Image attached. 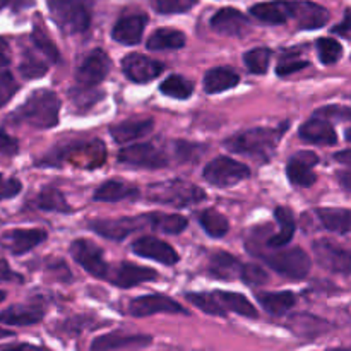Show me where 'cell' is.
Returning <instances> with one entry per match:
<instances>
[{"label": "cell", "mask_w": 351, "mask_h": 351, "mask_svg": "<svg viewBox=\"0 0 351 351\" xmlns=\"http://www.w3.org/2000/svg\"><path fill=\"white\" fill-rule=\"evenodd\" d=\"M156 271L149 269V267L136 266V264L123 263L117 271L113 283L120 288H132L139 283H146V281L156 280Z\"/></svg>", "instance_id": "484cf974"}, {"label": "cell", "mask_w": 351, "mask_h": 351, "mask_svg": "<svg viewBox=\"0 0 351 351\" xmlns=\"http://www.w3.org/2000/svg\"><path fill=\"white\" fill-rule=\"evenodd\" d=\"M276 219L278 223H280V232L267 240V245L280 249V247H287L295 235L293 213H291L288 208H278Z\"/></svg>", "instance_id": "d6a6232c"}, {"label": "cell", "mask_w": 351, "mask_h": 351, "mask_svg": "<svg viewBox=\"0 0 351 351\" xmlns=\"http://www.w3.org/2000/svg\"><path fill=\"white\" fill-rule=\"evenodd\" d=\"M129 312L134 317H147L153 314H187L180 304L165 295H147V297L134 298L129 304Z\"/></svg>", "instance_id": "7c38bea8"}, {"label": "cell", "mask_w": 351, "mask_h": 351, "mask_svg": "<svg viewBox=\"0 0 351 351\" xmlns=\"http://www.w3.org/2000/svg\"><path fill=\"white\" fill-rule=\"evenodd\" d=\"M189 302L209 315H226L232 311L243 317L256 319L257 311L243 295L230 291H213V293H189Z\"/></svg>", "instance_id": "3957f363"}, {"label": "cell", "mask_w": 351, "mask_h": 351, "mask_svg": "<svg viewBox=\"0 0 351 351\" xmlns=\"http://www.w3.org/2000/svg\"><path fill=\"white\" fill-rule=\"evenodd\" d=\"M47 240L43 230H10L3 235V247L14 256H23Z\"/></svg>", "instance_id": "d6986e66"}, {"label": "cell", "mask_w": 351, "mask_h": 351, "mask_svg": "<svg viewBox=\"0 0 351 351\" xmlns=\"http://www.w3.org/2000/svg\"><path fill=\"white\" fill-rule=\"evenodd\" d=\"M317 216L322 226L329 232L348 233L351 232V209L343 208H321L317 209Z\"/></svg>", "instance_id": "f546056e"}, {"label": "cell", "mask_w": 351, "mask_h": 351, "mask_svg": "<svg viewBox=\"0 0 351 351\" xmlns=\"http://www.w3.org/2000/svg\"><path fill=\"white\" fill-rule=\"evenodd\" d=\"M147 17L144 14H130L117 21L113 26L112 38L117 43L122 45H137L143 38L144 27H146Z\"/></svg>", "instance_id": "ffe728a7"}, {"label": "cell", "mask_w": 351, "mask_h": 351, "mask_svg": "<svg viewBox=\"0 0 351 351\" xmlns=\"http://www.w3.org/2000/svg\"><path fill=\"white\" fill-rule=\"evenodd\" d=\"M136 197H139L137 187H132V185H127L119 180L106 182L95 192V201L98 202H120Z\"/></svg>", "instance_id": "83f0119b"}, {"label": "cell", "mask_w": 351, "mask_h": 351, "mask_svg": "<svg viewBox=\"0 0 351 351\" xmlns=\"http://www.w3.org/2000/svg\"><path fill=\"white\" fill-rule=\"evenodd\" d=\"M312 249H314L315 259L324 269L341 274L351 273V250L343 249L341 245L326 239L315 240Z\"/></svg>", "instance_id": "9c48e42d"}, {"label": "cell", "mask_w": 351, "mask_h": 351, "mask_svg": "<svg viewBox=\"0 0 351 351\" xmlns=\"http://www.w3.org/2000/svg\"><path fill=\"white\" fill-rule=\"evenodd\" d=\"M151 343V336L146 335H125V332H112L99 336L93 341L91 351H113L129 346H146Z\"/></svg>", "instance_id": "603a6c76"}, {"label": "cell", "mask_w": 351, "mask_h": 351, "mask_svg": "<svg viewBox=\"0 0 351 351\" xmlns=\"http://www.w3.org/2000/svg\"><path fill=\"white\" fill-rule=\"evenodd\" d=\"M147 225L151 228L158 230V232L168 233V235H177L182 233L187 226V219L184 216L178 215H163V213H151V215L144 216Z\"/></svg>", "instance_id": "836d02e7"}, {"label": "cell", "mask_w": 351, "mask_h": 351, "mask_svg": "<svg viewBox=\"0 0 351 351\" xmlns=\"http://www.w3.org/2000/svg\"><path fill=\"white\" fill-rule=\"evenodd\" d=\"M110 72V58L101 48L93 50L88 57L82 60L75 72V81L81 89H93L108 75Z\"/></svg>", "instance_id": "ba28073f"}, {"label": "cell", "mask_w": 351, "mask_h": 351, "mask_svg": "<svg viewBox=\"0 0 351 351\" xmlns=\"http://www.w3.org/2000/svg\"><path fill=\"white\" fill-rule=\"evenodd\" d=\"M31 38H33L34 47H36L38 50H40L41 53L45 55V57L50 58L51 62H57L58 60L57 47H55L53 41L50 40V36H48L47 31H45L43 24H41V23L34 24L33 34H31Z\"/></svg>", "instance_id": "f35d334b"}, {"label": "cell", "mask_w": 351, "mask_h": 351, "mask_svg": "<svg viewBox=\"0 0 351 351\" xmlns=\"http://www.w3.org/2000/svg\"><path fill=\"white\" fill-rule=\"evenodd\" d=\"M319 163L317 154L312 151H302L290 160L287 168V175L290 182L298 187H311L315 182V173L312 168Z\"/></svg>", "instance_id": "e0dca14e"}, {"label": "cell", "mask_w": 351, "mask_h": 351, "mask_svg": "<svg viewBox=\"0 0 351 351\" xmlns=\"http://www.w3.org/2000/svg\"><path fill=\"white\" fill-rule=\"evenodd\" d=\"M71 254L79 266L84 267L91 276L106 278L108 276V266L103 259V250L96 243L89 242L86 239H79L72 242Z\"/></svg>", "instance_id": "30bf717a"}, {"label": "cell", "mask_w": 351, "mask_h": 351, "mask_svg": "<svg viewBox=\"0 0 351 351\" xmlns=\"http://www.w3.org/2000/svg\"><path fill=\"white\" fill-rule=\"evenodd\" d=\"M7 41L3 40V38H0V51H7Z\"/></svg>", "instance_id": "9f6ffc18"}, {"label": "cell", "mask_w": 351, "mask_h": 351, "mask_svg": "<svg viewBox=\"0 0 351 351\" xmlns=\"http://www.w3.org/2000/svg\"><path fill=\"white\" fill-rule=\"evenodd\" d=\"M132 250L141 257L153 259L156 263L165 264V266H173L178 263V254L175 252L173 247L168 245L163 240L156 237H141L134 242Z\"/></svg>", "instance_id": "5bb4252c"}, {"label": "cell", "mask_w": 351, "mask_h": 351, "mask_svg": "<svg viewBox=\"0 0 351 351\" xmlns=\"http://www.w3.org/2000/svg\"><path fill=\"white\" fill-rule=\"evenodd\" d=\"M10 336H14L12 331H9V329H2V328H0V339L10 338Z\"/></svg>", "instance_id": "11a10c76"}, {"label": "cell", "mask_w": 351, "mask_h": 351, "mask_svg": "<svg viewBox=\"0 0 351 351\" xmlns=\"http://www.w3.org/2000/svg\"><path fill=\"white\" fill-rule=\"evenodd\" d=\"M119 160L125 165L143 168H161L167 167L168 160L161 149H158L153 144H136L120 151Z\"/></svg>", "instance_id": "4fadbf2b"}, {"label": "cell", "mask_w": 351, "mask_h": 351, "mask_svg": "<svg viewBox=\"0 0 351 351\" xmlns=\"http://www.w3.org/2000/svg\"><path fill=\"white\" fill-rule=\"evenodd\" d=\"M291 19L297 21L300 29H319L329 21V10L307 0L291 2Z\"/></svg>", "instance_id": "9a60e30c"}, {"label": "cell", "mask_w": 351, "mask_h": 351, "mask_svg": "<svg viewBox=\"0 0 351 351\" xmlns=\"http://www.w3.org/2000/svg\"><path fill=\"white\" fill-rule=\"evenodd\" d=\"M160 91L165 96L177 99H187L191 98L192 91H194V82L189 81L184 75H168L160 86Z\"/></svg>", "instance_id": "e575fe53"}, {"label": "cell", "mask_w": 351, "mask_h": 351, "mask_svg": "<svg viewBox=\"0 0 351 351\" xmlns=\"http://www.w3.org/2000/svg\"><path fill=\"white\" fill-rule=\"evenodd\" d=\"M308 67V62L307 60H300V58H287V60H281L278 64L276 72L278 75H290L293 72L302 71V69Z\"/></svg>", "instance_id": "bcb514c9"}, {"label": "cell", "mask_w": 351, "mask_h": 351, "mask_svg": "<svg viewBox=\"0 0 351 351\" xmlns=\"http://www.w3.org/2000/svg\"><path fill=\"white\" fill-rule=\"evenodd\" d=\"M147 50H178L185 45V34L178 29L163 27L156 29L147 40Z\"/></svg>", "instance_id": "1f68e13d"}, {"label": "cell", "mask_w": 351, "mask_h": 351, "mask_svg": "<svg viewBox=\"0 0 351 351\" xmlns=\"http://www.w3.org/2000/svg\"><path fill=\"white\" fill-rule=\"evenodd\" d=\"M147 197L151 201L163 202L168 206L187 208V206L204 201L206 192L197 185L189 184L185 180H168L151 185L147 189Z\"/></svg>", "instance_id": "5b68a950"}, {"label": "cell", "mask_w": 351, "mask_h": 351, "mask_svg": "<svg viewBox=\"0 0 351 351\" xmlns=\"http://www.w3.org/2000/svg\"><path fill=\"white\" fill-rule=\"evenodd\" d=\"M332 33L341 34V36H348V34H351V9L345 12V19H343L338 26L332 27Z\"/></svg>", "instance_id": "681fc988"}, {"label": "cell", "mask_w": 351, "mask_h": 351, "mask_svg": "<svg viewBox=\"0 0 351 351\" xmlns=\"http://www.w3.org/2000/svg\"><path fill=\"white\" fill-rule=\"evenodd\" d=\"M335 158H336V161H339V163L351 167V149L341 151V153H336Z\"/></svg>", "instance_id": "f5cc1de1"}, {"label": "cell", "mask_w": 351, "mask_h": 351, "mask_svg": "<svg viewBox=\"0 0 351 351\" xmlns=\"http://www.w3.org/2000/svg\"><path fill=\"white\" fill-rule=\"evenodd\" d=\"M0 351H47L41 346H34V345H27V343H19V345H7L2 346Z\"/></svg>", "instance_id": "f907efd6"}, {"label": "cell", "mask_w": 351, "mask_h": 351, "mask_svg": "<svg viewBox=\"0 0 351 351\" xmlns=\"http://www.w3.org/2000/svg\"><path fill=\"white\" fill-rule=\"evenodd\" d=\"M154 122L153 119H136V120H123V122L112 125L110 132H112L113 139L117 143H130V141L141 139V137L147 136L153 130Z\"/></svg>", "instance_id": "cb8c5ba5"}, {"label": "cell", "mask_w": 351, "mask_h": 351, "mask_svg": "<svg viewBox=\"0 0 351 351\" xmlns=\"http://www.w3.org/2000/svg\"><path fill=\"white\" fill-rule=\"evenodd\" d=\"M249 175V167L226 156H219L213 160L202 171L204 180L208 184L215 185V187H232V185L245 180Z\"/></svg>", "instance_id": "52a82bcc"}, {"label": "cell", "mask_w": 351, "mask_h": 351, "mask_svg": "<svg viewBox=\"0 0 351 351\" xmlns=\"http://www.w3.org/2000/svg\"><path fill=\"white\" fill-rule=\"evenodd\" d=\"M17 89H19V86L14 81L12 74L5 72V74L0 75V108H3V106L12 99V96L17 93Z\"/></svg>", "instance_id": "ee69618b"}, {"label": "cell", "mask_w": 351, "mask_h": 351, "mask_svg": "<svg viewBox=\"0 0 351 351\" xmlns=\"http://www.w3.org/2000/svg\"><path fill=\"white\" fill-rule=\"evenodd\" d=\"M43 319V311L33 305H12L0 312V324L5 326H33Z\"/></svg>", "instance_id": "d4e9b609"}, {"label": "cell", "mask_w": 351, "mask_h": 351, "mask_svg": "<svg viewBox=\"0 0 351 351\" xmlns=\"http://www.w3.org/2000/svg\"><path fill=\"white\" fill-rule=\"evenodd\" d=\"M48 10L64 33H84L91 24L93 0H48Z\"/></svg>", "instance_id": "277c9868"}, {"label": "cell", "mask_w": 351, "mask_h": 351, "mask_svg": "<svg viewBox=\"0 0 351 351\" xmlns=\"http://www.w3.org/2000/svg\"><path fill=\"white\" fill-rule=\"evenodd\" d=\"M19 71L24 77L36 79V77H41V75L47 74L48 65L45 64L40 57H36L33 51H26L23 57V62H21V65H19Z\"/></svg>", "instance_id": "60d3db41"}, {"label": "cell", "mask_w": 351, "mask_h": 351, "mask_svg": "<svg viewBox=\"0 0 351 351\" xmlns=\"http://www.w3.org/2000/svg\"><path fill=\"white\" fill-rule=\"evenodd\" d=\"M317 51L322 64L331 65L336 64V62L341 58L343 47L339 41L332 40V38H321V40L317 41Z\"/></svg>", "instance_id": "ab89813d"}, {"label": "cell", "mask_w": 351, "mask_h": 351, "mask_svg": "<svg viewBox=\"0 0 351 351\" xmlns=\"http://www.w3.org/2000/svg\"><path fill=\"white\" fill-rule=\"evenodd\" d=\"M239 81V74L230 67H215L206 72L204 89L209 95H216V93H223L226 89L235 88Z\"/></svg>", "instance_id": "4316f807"}, {"label": "cell", "mask_w": 351, "mask_h": 351, "mask_svg": "<svg viewBox=\"0 0 351 351\" xmlns=\"http://www.w3.org/2000/svg\"><path fill=\"white\" fill-rule=\"evenodd\" d=\"M257 300L266 312L273 315H283L295 305V295L291 291H261Z\"/></svg>", "instance_id": "f1b7e54d"}, {"label": "cell", "mask_w": 351, "mask_h": 351, "mask_svg": "<svg viewBox=\"0 0 351 351\" xmlns=\"http://www.w3.org/2000/svg\"><path fill=\"white\" fill-rule=\"evenodd\" d=\"M60 99L50 89H38L10 115V120L36 129H51L58 123Z\"/></svg>", "instance_id": "6da1fadb"}, {"label": "cell", "mask_w": 351, "mask_h": 351, "mask_svg": "<svg viewBox=\"0 0 351 351\" xmlns=\"http://www.w3.org/2000/svg\"><path fill=\"white\" fill-rule=\"evenodd\" d=\"M269 60L271 50L266 47L252 48V50H249L243 55V62H245L247 69L252 74H264L267 71V67H269Z\"/></svg>", "instance_id": "74e56055"}, {"label": "cell", "mask_w": 351, "mask_h": 351, "mask_svg": "<svg viewBox=\"0 0 351 351\" xmlns=\"http://www.w3.org/2000/svg\"><path fill=\"white\" fill-rule=\"evenodd\" d=\"M36 208L43 209V211H55V213H69L71 208H69L67 201L64 199L60 191L57 189H43L40 192V195L36 197Z\"/></svg>", "instance_id": "8d00e7d4"}, {"label": "cell", "mask_w": 351, "mask_h": 351, "mask_svg": "<svg viewBox=\"0 0 351 351\" xmlns=\"http://www.w3.org/2000/svg\"><path fill=\"white\" fill-rule=\"evenodd\" d=\"M271 269L290 280H304L311 271V257L302 249H288L274 254H263Z\"/></svg>", "instance_id": "8992f818"}, {"label": "cell", "mask_w": 351, "mask_h": 351, "mask_svg": "<svg viewBox=\"0 0 351 351\" xmlns=\"http://www.w3.org/2000/svg\"><path fill=\"white\" fill-rule=\"evenodd\" d=\"M9 64H10V58L9 55H7V51H0V75L5 74Z\"/></svg>", "instance_id": "db71d44e"}, {"label": "cell", "mask_w": 351, "mask_h": 351, "mask_svg": "<svg viewBox=\"0 0 351 351\" xmlns=\"http://www.w3.org/2000/svg\"><path fill=\"white\" fill-rule=\"evenodd\" d=\"M346 141H348V143H351V129L346 130Z\"/></svg>", "instance_id": "680465c9"}, {"label": "cell", "mask_w": 351, "mask_h": 351, "mask_svg": "<svg viewBox=\"0 0 351 351\" xmlns=\"http://www.w3.org/2000/svg\"><path fill=\"white\" fill-rule=\"evenodd\" d=\"M249 26L250 24L245 14L232 9V7L219 9L211 19L213 29L219 34H225V36H242L249 31Z\"/></svg>", "instance_id": "ac0fdd59"}, {"label": "cell", "mask_w": 351, "mask_h": 351, "mask_svg": "<svg viewBox=\"0 0 351 351\" xmlns=\"http://www.w3.org/2000/svg\"><path fill=\"white\" fill-rule=\"evenodd\" d=\"M287 129L288 123H281L280 127H257V129H250L232 136L225 141V146L233 153L249 154V156L267 160L274 153L281 136Z\"/></svg>", "instance_id": "7a4b0ae2"}, {"label": "cell", "mask_w": 351, "mask_h": 351, "mask_svg": "<svg viewBox=\"0 0 351 351\" xmlns=\"http://www.w3.org/2000/svg\"><path fill=\"white\" fill-rule=\"evenodd\" d=\"M240 280L245 281L250 287H259V285L266 283L267 281V273L263 267L256 266V264H245V266L242 267Z\"/></svg>", "instance_id": "7bdbcfd3"}, {"label": "cell", "mask_w": 351, "mask_h": 351, "mask_svg": "<svg viewBox=\"0 0 351 351\" xmlns=\"http://www.w3.org/2000/svg\"><path fill=\"white\" fill-rule=\"evenodd\" d=\"M197 0H154V9L160 14H182L191 10Z\"/></svg>", "instance_id": "b9f144b4"}, {"label": "cell", "mask_w": 351, "mask_h": 351, "mask_svg": "<svg viewBox=\"0 0 351 351\" xmlns=\"http://www.w3.org/2000/svg\"><path fill=\"white\" fill-rule=\"evenodd\" d=\"M317 115L324 117H336V119H351V108H345V106H324L317 112Z\"/></svg>", "instance_id": "c3c4849f"}, {"label": "cell", "mask_w": 351, "mask_h": 351, "mask_svg": "<svg viewBox=\"0 0 351 351\" xmlns=\"http://www.w3.org/2000/svg\"><path fill=\"white\" fill-rule=\"evenodd\" d=\"M5 297H7V295H5V291H2V290H0V304H2V302L5 300Z\"/></svg>", "instance_id": "6f0895ef"}, {"label": "cell", "mask_w": 351, "mask_h": 351, "mask_svg": "<svg viewBox=\"0 0 351 351\" xmlns=\"http://www.w3.org/2000/svg\"><path fill=\"white\" fill-rule=\"evenodd\" d=\"M298 136L305 143L322 144V146H332L338 141V136H336V130L331 125V122L328 119H319V117L307 120L298 130Z\"/></svg>", "instance_id": "44dd1931"}, {"label": "cell", "mask_w": 351, "mask_h": 351, "mask_svg": "<svg viewBox=\"0 0 351 351\" xmlns=\"http://www.w3.org/2000/svg\"><path fill=\"white\" fill-rule=\"evenodd\" d=\"M17 153V141L12 139L7 132L0 129V154L3 156H14Z\"/></svg>", "instance_id": "7dc6e473"}, {"label": "cell", "mask_w": 351, "mask_h": 351, "mask_svg": "<svg viewBox=\"0 0 351 351\" xmlns=\"http://www.w3.org/2000/svg\"><path fill=\"white\" fill-rule=\"evenodd\" d=\"M146 223V219L143 218H113V219H96V221L91 223V228L95 230L98 235L105 237V239L110 240H120L127 239L130 233H134L136 230H139L141 226Z\"/></svg>", "instance_id": "2e32d148"}, {"label": "cell", "mask_w": 351, "mask_h": 351, "mask_svg": "<svg viewBox=\"0 0 351 351\" xmlns=\"http://www.w3.org/2000/svg\"><path fill=\"white\" fill-rule=\"evenodd\" d=\"M242 264L239 259L226 252H218L211 257L209 261V273L213 276L219 278V280H233V278H240L242 274Z\"/></svg>", "instance_id": "4dcf8cb0"}, {"label": "cell", "mask_w": 351, "mask_h": 351, "mask_svg": "<svg viewBox=\"0 0 351 351\" xmlns=\"http://www.w3.org/2000/svg\"><path fill=\"white\" fill-rule=\"evenodd\" d=\"M338 180H339V184L346 189V191H351V170L339 171Z\"/></svg>", "instance_id": "816d5d0a"}, {"label": "cell", "mask_w": 351, "mask_h": 351, "mask_svg": "<svg viewBox=\"0 0 351 351\" xmlns=\"http://www.w3.org/2000/svg\"><path fill=\"white\" fill-rule=\"evenodd\" d=\"M201 226L204 228V232L208 233L213 239H219V237H225L230 230V223L221 213L215 211V209H208V211L201 213Z\"/></svg>", "instance_id": "d590c367"}, {"label": "cell", "mask_w": 351, "mask_h": 351, "mask_svg": "<svg viewBox=\"0 0 351 351\" xmlns=\"http://www.w3.org/2000/svg\"><path fill=\"white\" fill-rule=\"evenodd\" d=\"M23 185L16 178H7L3 175H0V201H5V199L16 197L21 192Z\"/></svg>", "instance_id": "f6af8a7d"}, {"label": "cell", "mask_w": 351, "mask_h": 351, "mask_svg": "<svg viewBox=\"0 0 351 351\" xmlns=\"http://www.w3.org/2000/svg\"><path fill=\"white\" fill-rule=\"evenodd\" d=\"M256 19L266 24H285L291 19V2L288 0H273V2H261L250 9Z\"/></svg>", "instance_id": "7402d4cb"}, {"label": "cell", "mask_w": 351, "mask_h": 351, "mask_svg": "<svg viewBox=\"0 0 351 351\" xmlns=\"http://www.w3.org/2000/svg\"><path fill=\"white\" fill-rule=\"evenodd\" d=\"M165 65L143 53H129L122 60V71L132 82H149L163 72Z\"/></svg>", "instance_id": "8fae6325"}]
</instances>
